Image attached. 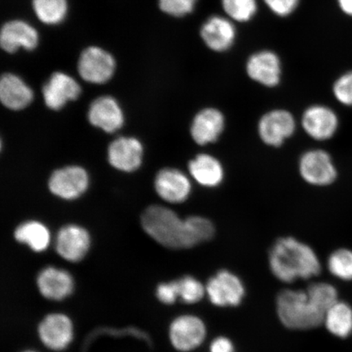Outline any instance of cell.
Instances as JSON below:
<instances>
[{
	"mask_svg": "<svg viewBox=\"0 0 352 352\" xmlns=\"http://www.w3.org/2000/svg\"><path fill=\"white\" fill-rule=\"evenodd\" d=\"M210 352H234V346L230 338L218 337L211 342Z\"/></svg>",
	"mask_w": 352,
	"mask_h": 352,
	"instance_id": "35",
	"label": "cell"
},
{
	"mask_svg": "<svg viewBox=\"0 0 352 352\" xmlns=\"http://www.w3.org/2000/svg\"><path fill=\"white\" fill-rule=\"evenodd\" d=\"M188 171L199 186L208 188L219 186L226 175L221 162L209 153L197 154L189 162Z\"/></svg>",
	"mask_w": 352,
	"mask_h": 352,
	"instance_id": "21",
	"label": "cell"
},
{
	"mask_svg": "<svg viewBox=\"0 0 352 352\" xmlns=\"http://www.w3.org/2000/svg\"><path fill=\"white\" fill-rule=\"evenodd\" d=\"M338 3L345 14L352 16V0H338Z\"/></svg>",
	"mask_w": 352,
	"mask_h": 352,
	"instance_id": "36",
	"label": "cell"
},
{
	"mask_svg": "<svg viewBox=\"0 0 352 352\" xmlns=\"http://www.w3.org/2000/svg\"><path fill=\"white\" fill-rule=\"evenodd\" d=\"M328 270L333 276L342 280H352V250L338 249L329 255Z\"/></svg>",
	"mask_w": 352,
	"mask_h": 352,
	"instance_id": "27",
	"label": "cell"
},
{
	"mask_svg": "<svg viewBox=\"0 0 352 352\" xmlns=\"http://www.w3.org/2000/svg\"><path fill=\"white\" fill-rule=\"evenodd\" d=\"M90 243V236L86 230L72 224L59 231L56 240V250L66 261L78 262L85 256Z\"/></svg>",
	"mask_w": 352,
	"mask_h": 352,
	"instance_id": "13",
	"label": "cell"
},
{
	"mask_svg": "<svg viewBox=\"0 0 352 352\" xmlns=\"http://www.w3.org/2000/svg\"><path fill=\"white\" fill-rule=\"evenodd\" d=\"M33 91L21 80L12 74H6L0 81V100L8 109L20 110L32 102Z\"/></svg>",
	"mask_w": 352,
	"mask_h": 352,
	"instance_id": "23",
	"label": "cell"
},
{
	"mask_svg": "<svg viewBox=\"0 0 352 352\" xmlns=\"http://www.w3.org/2000/svg\"><path fill=\"white\" fill-rule=\"evenodd\" d=\"M301 177L312 186H330L337 178V169L331 156L323 149H310L302 154L298 162Z\"/></svg>",
	"mask_w": 352,
	"mask_h": 352,
	"instance_id": "4",
	"label": "cell"
},
{
	"mask_svg": "<svg viewBox=\"0 0 352 352\" xmlns=\"http://www.w3.org/2000/svg\"><path fill=\"white\" fill-rule=\"evenodd\" d=\"M333 91L338 102L346 107H352V72L337 79Z\"/></svg>",
	"mask_w": 352,
	"mask_h": 352,
	"instance_id": "31",
	"label": "cell"
},
{
	"mask_svg": "<svg viewBox=\"0 0 352 352\" xmlns=\"http://www.w3.org/2000/svg\"><path fill=\"white\" fill-rule=\"evenodd\" d=\"M142 223L144 230L165 248L179 250L197 245L188 219H182L164 206H149L144 210Z\"/></svg>",
	"mask_w": 352,
	"mask_h": 352,
	"instance_id": "2",
	"label": "cell"
},
{
	"mask_svg": "<svg viewBox=\"0 0 352 352\" xmlns=\"http://www.w3.org/2000/svg\"><path fill=\"white\" fill-rule=\"evenodd\" d=\"M301 123L305 133L318 142L331 139L340 125L336 112L320 104L308 107L302 113Z\"/></svg>",
	"mask_w": 352,
	"mask_h": 352,
	"instance_id": "9",
	"label": "cell"
},
{
	"mask_svg": "<svg viewBox=\"0 0 352 352\" xmlns=\"http://www.w3.org/2000/svg\"><path fill=\"white\" fill-rule=\"evenodd\" d=\"M310 298L324 314L338 300V292L333 285L325 283H316L306 289Z\"/></svg>",
	"mask_w": 352,
	"mask_h": 352,
	"instance_id": "28",
	"label": "cell"
},
{
	"mask_svg": "<svg viewBox=\"0 0 352 352\" xmlns=\"http://www.w3.org/2000/svg\"><path fill=\"white\" fill-rule=\"evenodd\" d=\"M222 6L231 19L239 22L248 21L257 12V0H222Z\"/></svg>",
	"mask_w": 352,
	"mask_h": 352,
	"instance_id": "29",
	"label": "cell"
},
{
	"mask_svg": "<svg viewBox=\"0 0 352 352\" xmlns=\"http://www.w3.org/2000/svg\"><path fill=\"white\" fill-rule=\"evenodd\" d=\"M276 312L284 327L308 330L323 324L324 312L311 300L307 290L284 289L276 298Z\"/></svg>",
	"mask_w": 352,
	"mask_h": 352,
	"instance_id": "3",
	"label": "cell"
},
{
	"mask_svg": "<svg viewBox=\"0 0 352 352\" xmlns=\"http://www.w3.org/2000/svg\"><path fill=\"white\" fill-rule=\"evenodd\" d=\"M81 94L78 82L67 74L56 72L52 74L43 87L44 101L48 108L59 110L70 100H76Z\"/></svg>",
	"mask_w": 352,
	"mask_h": 352,
	"instance_id": "15",
	"label": "cell"
},
{
	"mask_svg": "<svg viewBox=\"0 0 352 352\" xmlns=\"http://www.w3.org/2000/svg\"><path fill=\"white\" fill-rule=\"evenodd\" d=\"M38 287L42 296L51 300H61L73 292L74 281L67 272L50 267L39 274Z\"/></svg>",
	"mask_w": 352,
	"mask_h": 352,
	"instance_id": "22",
	"label": "cell"
},
{
	"mask_svg": "<svg viewBox=\"0 0 352 352\" xmlns=\"http://www.w3.org/2000/svg\"><path fill=\"white\" fill-rule=\"evenodd\" d=\"M210 301L217 307H236L245 296V286L239 276L228 270H220L206 285Z\"/></svg>",
	"mask_w": 352,
	"mask_h": 352,
	"instance_id": "6",
	"label": "cell"
},
{
	"mask_svg": "<svg viewBox=\"0 0 352 352\" xmlns=\"http://www.w3.org/2000/svg\"><path fill=\"white\" fill-rule=\"evenodd\" d=\"M38 42L36 30L22 21L8 22L3 26L0 34L1 47L10 54H13L20 47H23L26 50H33L38 45Z\"/></svg>",
	"mask_w": 352,
	"mask_h": 352,
	"instance_id": "20",
	"label": "cell"
},
{
	"mask_svg": "<svg viewBox=\"0 0 352 352\" xmlns=\"http://www.w3.org/2000/svg\"><path fill=\"white\" fill-rule=\"evenodd\" d=\"M246 72L254 81L268 87H276L280 80V58L274 52H258L250 57Z\"/></svg>",
	"mask_w": 352,
	"mask_h": 352,
	"instance_id": "14",
	"label": "cell"
},
{
	"mask_svg": "<svg viewBox=\"0 0 352 352\" xmlns=\"http://www.w3.org/2000/svg\"><path fill=\"white\" fill-rule=\"evenodd\" d=\"M78 69L85 81L102 85L113 76L116 61L109 52L98 47H90L82 52Z\"/></svg>",
	"mask_w": 352,
	"mask_h": 352,
	"instance_id": "7",
	"label": "cell"
},
{
	"mask_svg": "<svg viewBox=\"0 0 352 352\" xmlns=\"http://www.w3.org/2000/svg\"><path fill=\"white\" fill-rule=\"evenodd\" d=\"M226 129V117L220 110L206 108L193 118L190 134L193 142L205 146L217 142Z\"/></svg>",
	"mask_w": 352,
	"mask_h": 352,
	"instance_id": "11",
	"label": "cell"
},
{
	"mask_svg": "<svg viewBox=\"0 0 352 352\" xmlns=\"http://www.w3.org/2000/svg\"><path fill=\"white\" fill-rule=\"evenodd\" d=\"M270 10L279 16H287L296 10L299 0H263Z\"/></svg>",
	"mask_w": 352,
	"mask_h": 352,
	"instance_id": "33",
	"label": "cell"
},
{
	"mask_svg": "<svg viewBox=\"0 0 352 352\" xmlns=\"http://www.w3.org/2000/svg\"><path fill=\"white\" fill-rule=\"evenodd\" d=\"M323 324L333 336L350 337L352 334V307L345 302L338 301L325 314Z\"/></svg>",
	"mask_w": 352,
	"mask_h": 352,
	"instance_id": "24",
	"label": "cell"
},
{
	"mask_svg": "<svg viewBox=\"0 0 352 352\" xmlns=\"http://www.w3.org/2000/svg\"><path fill=\"white\" fill-rule=\"evenodd\" d=\"M143 147L135 138H118L109 144L108 158L114 168L131 173L138 170L142 162Z\"/></svg>",
	"mask_w": 352,
	"mask_h": 352,
	"instance_id": "17",
	"label": "cell"
},
{
	"mask_svg": "<svg viewBox=\"0 0 352 352\" xmlns=\"http://www.w3.org/2000/svg\"><path fill=\"white\" fill-rule=\"evenodd\" d=\"M177 281L179 298L188 305L201 300L206 294V286L191 276L182 277Z\"/></svg>",
	"mask_w": 352,
	"mask_h": 352,
	"instance_id": "30",
	"label": "cell"
},
{
	"mask_svg": "<svg viewBox=\"0 0 352 352\" xmlns=\"http://www.w3.org/2000/svg\"><path fill=\"white\" fill-rule=\"evenodd\" d=\"M201 36L210 50L226 51L232 47L236 38V28L230 20L213 16L201 26Z\"/></svg>",
	"mask_w": 352,
	"mask_h": 352,
	"instance_id": "18",
	"label": "cell"
},
{
	"mask_svg": "<svg viewBox=\"0 0 352 352\" xmlns=\"http://www.w3.org/2000/svg\"><path fill=\"white\" fill-rule=\"evenodd\" d=\"M38 334L48 349L61 351L72 341L73 325L63 314L48 315L39 325Z\"/></svg>",
	"mask_w": 352,
	"mask_h": 352,
	"instance_id": "16",
	"label": "cell"
},
{
	"mask_svg": "<svg viewBox=\"0 0 352 352\" xmlns=\"http://www.w3.org/2000/svg\"><path fill=\"white\" fill-rule=\"evenodd\" d=\"M33 6L38 19L48 25L59 23L67 11L66 0H33Z\"/></svg>",
	"mask_w": 352,
	"mask_h": 352,
	"instance_id": "26",
	"label": "cell"
},
{
	"mask_svg": "<svg viewBox=\"0 0 352 352\" xmlns=\"http://www.w3.org/2000/svg\"><path fill=\"white\" fill-rule=\"evenodd\" d=\"M24 352H34V351H24Z\"/></svg>",
	"mask_w": 352,
	"mask_h": 352,
	"instance_id": "37",
	"label": "cell"
},
{
	"mask_svg": "<svg viewBox=\"0 0 352 352\" xmlns=\"http://www.w3.org/2000/svg\"><path fill=\"white\" fill-rule=\"evenodd\" d=\"M15 239L21 243L28 245L35 252H42L50 243V232L43 223L29 221L16 228Z\"/></svg>",
	"mask_w": 352,
	"mask_h": 352,
	"instance_id": "25",
	"label": "cell"
},
{
	"mask_svg": "<svg viewBox=\"0 0 352 352\" xmlns=\"http://www.w3.org/2000/svg\"><path fill=\"white\" fill-rule=\"evenodd\" d=\"M270 270L280 281L293 283L318 276L321 264L311 246L292 236L277 239L268 255Z\"/></svg>",
	"mask_w": 352,
	"mask_h": 352,
	"instance_id": "1",
	"label": "cell"
},
{
	"mask_svg": "<svg viewBox=\"0 0 352 352\" xmlns=\"http://www.w3.org/2000/svg\"><path fill=\"white\" fill-rule=\"evenodd\" d=\"M297 129L296 118L285 109H274L263 114L258 122V133L262 142L270 147H280L292 138Z\"/></svg>",
	"mask_w": 352,
	"mask_h": 352,
	"instance_id": "5",
	"label": "cell"
},
{
	"mask_svg": "<svg viewBox=\"0 0 352 352\" xmlns=\"http://www.w3.org/2000/svg\"><path fill=\"white\" fill-rule=\"evenodd\" d=\"M88 120L92 125L113 133L121 129L124 117L116 100L110 96H102L91 104Z\"/></svg>",
	"mask_w": 352,
	"mask_h": 352,
	"instance_id": "19",
	"label": "cell"
},
{
	"mask_svg": "<svg viewBox=\"0 0 352 352\" xmlns=\"http://www.w3.org/2000/svg\"><path fill=\"white\" fill-rule=\"evenodd\" d=\"M157 195L170 204H177L186 201L192 192V183L188 175L174 168L162 169L155 179Z\"/></svg>",
	"mask_w": 352,
	"mask_h": 352,
	"instance_id": "12",
	"label": "cell"
},
{
	"mask_svg": "<svg viewBox=\"0 0 352 352\" xmlns=\"http://www.w3.org/2000/svg\"><path fill=\"white\" fill-rule=\"evenodd\" d=\"M197 0H160L162 11L174 16H183L195 10Z\"/></svg>",
	"mask_w": 352,
	"mask_h": 352,
	"instance_id": "32",
	"label": "cell"
},
{
	"mask_svg": "<svg viewBox=\"0 0 352 352\" xmlns=\"http://www.w3.org/2000/svg\"><path fill=\"white\" fill-rule=\"evenodd\" d=\"M48 186L57 197L66 200L76 199L87 190L88 175L82 167H65L52 175Z\"/></svg>",
	"mask_w": 352,
	"mask_h": 352,
	"instance_id": "10",
	"label": "cell"
},
{
	"mask_svg": "<svg viewBox=\"0 0 352 352\" xmlns=\"http://www.w3.org/2000/svg\"><path fill=\"white\" fill-rule=\"evenodd\" d=\"M206 336V327L199 318L184 315L176 318L170 327V340L175 349L190 351L199 346Z\"/></svg>",
	"mask_w": 352,
	"mask_h": 352,
	"instance_id": "8",
	"label": "cell"
},
{
	"mask_svg": "<svg viewBox=\"0 0 352 352\" xmlns=\"http://www.w3.org/2000/svg\"><path fill=\"white\" fill-rule=\"evenodd\" d=\"M157 297L165 305H173L179 298L177 281L174 280L158 285Z\"/></svg>",
	"mask_w": 352,
	"mask_h": 352,
	"instance_id": "34",
	"label": "cell"
}]
</instances>
